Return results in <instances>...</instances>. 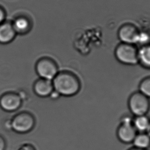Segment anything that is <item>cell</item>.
I'll return each instance as SVG.
<instances>
[{
  "mask_svg": "<svg viewBox=\"0 0 150 150\" xmlns=\"http://www.w3.org/2000/svg\"><path fill=\"white\" fill-rule=\"evenodd\" d=\"M54 90L63 97H72L79 92L81 82L76 75L67 71H59L52 80Z\"/></svg>",
  "mask_w": 150,
  "mask_h": 150,
  "instance_id": "1",
  "label": "cell"
},
{
  "mask_svg": "<svg viewBox=\"0 0 150 150\" xmlns=\"http://www.w3.org/2000/svg\"><path fill=\"white\" fill-rule=\"evenodd\" d=\"M12 131L18 134L28 133L35 127L36 120L31 112L23 111L11 118Z\"/></svg>",
  "mask_w": 150,
  "mask_h": 150,
  "instance_id": "2",
  "label": "cell"
},
{
  "mask_svg": "<svg viewBox=\"0 0 150 150\" xmlns=\"http://www.w3.org/2000/svg\"><path fill=\"white\" fill-rule=\"evenodd\" d=\"M115 56L120 62L124 64H137L138 61V50L134 44L122 43L116 48Z\"/></svg>",
  "mask_w": 150,
  "mask_h": 150,
  "instance_id": "3",
  "label": "cell"
},
{
  "mask_svg": "<svg viewBox=\"0 0 150 150\" xmlns=\"http://www.w3.org/2000/svg\"><path fill=\"white\" fill-rule=\"evenodd\" d=\"M35 69L39 78L52 81L59 73L58 67L52 59L43 57L38 60Z\"/></svg>",
  "mask_w": 150,
  "mask_h": 150,
  "instance_id": "4",
  "label": "cell"
},
{
  "mask_svg": "<svg viewBox=\"0 0 150 150\" xmlns=\"http://www.w3.org/2000/svg\"><path fill=\"white\" fill-rule=\"evenodd\" d=\"M128 104L129 110L135 116L146 115L150 110L149 98L139 92L130 96Z\"/></svg>",
  "mask_w": 150,
  "mask_h": 150,
  "instance_id": "5",
  "label": "cell"
},
{
  "mask_svg": "<svg viewBox=\"0 0 150 150\" xmlns=\"http://www.w3.org/2000/svg\"><path fill=\"white\" fill-rule=\"evenodd\" d=\"M23 100L18 93L7 92L0 96V108L6 112H14L21 108Z\"/></svg>",
  "mask_w": 150,
  "mask_h": 150,
  "instance_id": "6",
  "label": "cell"
},
{
  "mask_svg": "<svg viewBox=\"0 0 150 150\" xmlns=\"http://www.w3.org/2000/svg\"><path fill=\"white\" fill-rule=\"evenodd\" d=\"M133 121V120L129 116L122 119L121 125L117 130V136L123 143H132L137 135V131L134 127Z\"/></svg>",
  "mask_w": 150,
  "mask_h": 150,
  "instance_id": "7",
  "label": "cell"
},
{
  "mask_svg": "<svg viewBox=\"0 0 150 150\" xmlns=\"http://www.w3.org/2000/svg\"><path fill=\"white\" fill-rule=\"evenodd\" d=\"M139 32L134 25L126 24L119 28L118 37L121 42L124 43L137 44Z\"/></svg>",
  "mask_w": 150,
  "mask_h": 150,
  "instance_id": "8",
  "label": "cell"
},
{
  "mask_svg": "<svg viewBox=\"0 0 150 150\" xmlns=\"http://www.w3.org/2000/svg\"><path fill=\"white\" fill-rule=\"evenodd\" d=\"M54 90L52 81L51 80L39 78L33 83V92L40 98L49 97Z\"/></svg>",
  "mask_w": 150,
  "mask_h": 150,
  "instance_id": "9",
  "label": "cell"
},
{
  "mask_svg": "<svg viewBox=\"0 0 150 150\" xmlns=\"http://www.w3.org/2000/svg\"><path fill=\"white\" fill-rule=\"evenodd\" d=\"M16 35L11 22L5 21L0 24V44L10 43L15 39Z\"/></svg>",
  "mask_w": 150,
  "mask_h": 150,
  "instance_id": "10",
  "label": "cell"
},
{
  "mask_svg": "<svg viewBox=\"0 0 150 150\" xmlns=\"http://www.w3.org/2000/svg\"><path fill=\"white\" fill-rule=\"evenodd\" d=\"M13 29L17 35H25L28 33L32 28L31 22L27 17L19 16L11 22Z\"/></svg>",
  "mask_w": 150,
  "mask_h": 150,
  "instance_id": "11",
  "label": "cell"
},
{
  "mask_svg": "<svg viewBox=\"0 0 150 150\" xmlns=\"http://www.w3.org/2000/svg\"><path fill=\"white\" fill-rule=\"evenodd\" d=\"M134 127L137 131L144 133L148 131L150 125V120L146 115L136 116L133 121Z\"/></svg>",
  "mask_w": 150,
  "mask_h": 150,
  "instance_id": "12",
  "label": "cell"
},
{
  "mask_svg": "<svg viewBox=\"0 0 150 150\" xmlns=\"http://www.w3.org/2000/svg\"><path fill=\"white\" fill-rule=\"evenodd\" d=\"M138 61L144 67L150 69V43L138 50Z\"/></svg>",
  "mask_w": 150,
  "mask_h": 150,
  "instance_id": "13",
  "label": "cell"
},
{
  "mask_svg": "<svg viewBox=\"0 0 150 150\" xmlns=\"http://www.w3.org/2000/svg\"><path fill=\"white\" fill-rule=\"evenodd\" d=\"M132 143L135 148L146 150L150 146V137L147 133H140L136 135Z\"/></svg>",
  "mask_w": 150,
  "mask_h": 150,
  "instance_id": "14",
  "label": "cell"
},
{
  "mask_svg": "<svg viewBox=\"0 0 150 150\" xmlns=\"http://www.w3.org/2000/svg\"><path fill=\"white\" fill-rule=\"evenodd\" d=\"M139 92L148 98H150V77L144 79L140 82Z\"/></svg>",
  "mask_w": 150,
  "mask_h": 150,
  "instance_id": "15",
  "label": "cell"
},
{
  "mask_svg": "<svg viewBox=\"0 0 150 150\" xmlns=\"http://www.w3.org/2000/svg\"><path fill=\"white\" fill-rule=\"evenodd\" d=\"M150 39V36L148 35V33H144V32H139L137 44H138V43L141 44L142 46H143V45H144L146 44L150 43V42H149Z\"/></svg>",
  "mask_w": 150,
  "mask_h": 150,
  "instance_id": "16",
  "label": "cell"
},
{
  "mask_svg": "<svg viewBox=\"0 0 150 150\" xmlns=\"http://www.w3.org/2000/svg\"><path fill=\"white\" fill-rule=\"evenodd\" d=\"M18 150H37V149L31 144H24L20 146Z\"/></svg>",
  "mask_w": 150,
  "mask_h": 150,
  "instance_id": "17",
  "label": "cell"
},
{
  "mask_svg": "<svg viewBox=\"0 0 150 150\" xmlns=\"http://www.w3.org/2000/svg\"><path fill=\"white\" fill-rule=\"evenodd\" d=\"M3 127L5 130L7 131H12V127H11V119H7L5 120L3 122Z\"/></svg>",
  "mask_w": 150,
  "mask_h": 150,
  "instance_id": "18",
  "label": "cell"
},
{
  "mask_svg": "<svg viewBox=\"0 0 150 150\" xmlns=\"http://www.w3.org/2000/svg\"><path fill=\"white\" fill-rule=\"evenodd\" d=\"M6 139L3 136L0 135V150H6Z\"/></svg>",
  "mask_w": 150,
  "mask_h": 150,
  "instance_id": "19",
  "label": "cell"
},
{
  "mask_svg": "<svg viewBox=\"0 0 150 150\" xmlns=\"http://www.w3.org/2000/svg\"><path fill=\"white\" fill-rule=\"evenodd\" d=\"M6 17V14L4 9L2 8V7L0 6V24L5 21Z\"/></svg>",
  "mask_w": 150,
  "mask_h": 150,
  "instance_id": "20",
  "label": "cell"
},
{
  "mask_svg": "<svg viewBox=\"0 0 150 150\" xmlns=\"http://www.w3.org/2000/svg\"><path fill=\"white\" fill-rule=\"evenodd\" d=\"M60 97H61L60 95L55 90H54V91L52 92V93L50 94V95L49 96V98H50L52 100H57Z\"/></svg>",
  "mask_w": 150,
  "mask_h": 150,
  "instance_id": "21",
  "label": "cell"
},
{
  "mask_svg": "<svg viewBox=\"0 0 150 150\" xmlns=\"http://www.w3.org/2000/svg\"><path fill=\"white\" fill-rule=\"evenodd\" d=\"M129 150H143V149H138V148H132L131 149H129Z\"/></svg>",
  "mask_w": 150,
  "mask_h": 150,
  "instance_id": "22",
  "label": "cell"
},
{
  "mask_svg": "<svg viewBox=\"0 0 150 150\" xmlns=\"http://www.w3.org/2000/svg\"><path fill=\"white\" fill-rule=\"evenodd\" d=\"M146 133L150 137V125L149 127V129H148V131H146Z\"/></svg>",
  "mask_w": 150,
  "mask_h": 150,
  "instance_id": "23",
  "label": "cell"
}]
</instances>
